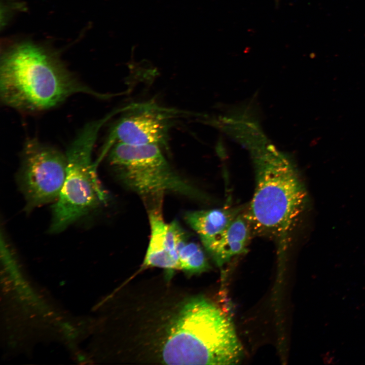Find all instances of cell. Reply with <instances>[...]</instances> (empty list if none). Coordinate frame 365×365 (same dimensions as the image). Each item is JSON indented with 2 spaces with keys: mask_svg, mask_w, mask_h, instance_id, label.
I'll use <instances>...</instances> for the list:
<instances>
[{
  "mask_svg": "<svg viewBox=\"0 0 365 365\" xmlns=\"http://www.w3.org/2000/svg\"><path fill=\"white\" fill-rule=\"evenodd\" d=\"M0 65L1 101L21 112L48 110L78 93L105 97L79 81L54 53L32 43L9 48Z\"/></svg>",
  "mask_w": 365,
  "mask_h": 365,
  "instance_id": "cell-1",
  "label": "cell"
},
{
  "mask_svg": "<svg viewBox=\"0 0 365 365\" xmlns=\"http://www.w3.org/2000/svg\"><path fill=\"white\" fill-rule=\"evenodd\" d=\"M251 150L255 190L243 215L251 232L273 240L281 253L302 210L304 190L288 156L271 145Z\"/></svg>",
  "mask_w": 365,
  "mask_h": 365,
  "instance_id": "cell-2",
  "label": "cell"
},
{
  "mask_svg": "<svg viewBox=\"0 0 365 365\" xmlns=\"http://www.w3.org/2000/svg\"><path fill=\"white\" fill-rule=\"evenodd\" d=\"M242 355L231 321L220 308L203 298L184 306L162 351L163 361L169 364H234Z\"/></svg>",
  "mask_w": 365,
  "mask_h": 365,
  "instance_id": "cell-3",
  "label": "cell"
},
{
  "mask_svg": "<svg viewBox=\"0 0 365 365\" xmlns=\"http://www.w3.org/2000/svg\"><path fill=\"white\" fill-rule=\"evenodd\" d=\"M110 117L87 123L68 147L65 179L52 207L51 233L62 231L105 203L107 194L98 179L92 153L99 130Z\"/></svg>",
  "mask_w": 365,
  "mask_h": 365,
  "instance_id": "cell-4",
  "label": "cell"
},
{
  "mask_svg": "<svg viewBox=\"0 0 365 365\" xmlns=\"http://www.w3.org/2000/svg\"><path fill=\"white\" fill-rule=\"evenodd\" d=\"M161 149L154 144L116 142L108 160L120 181L143 198L160 201L170 193L206 200L205 194L172 168Z\"/></svg>",
  "mask_w": 365,
  "mask_h": 365,
  "instance_id": "cell-5",
  "label": "cell"
},
{
  "mask_svg": "<svg viewBox=\"0 0 365 365\" xmlns=\"http://www.w3.org/2000/svg\"><path fill=\"white\" fill-rule=\"evenodd\" d=\"M66 166L65 154L55 148L36 138L25 142L17 179L27 211L57 199Z\"/></svg>",
  "mask_w": 365,
  "mask_h": 365,
  "instance_id": "cell-6",
  "label": "cell"
},
{
  "mask_svg": "<svg viewBox=\"0 0 365 365\" xmlns=\"http://www.w3.org/2000/svg\"><path fill=\"white\" fill-rule=\"evenodd\" d=\"M176 114L155 104L134 105L115 124L108 138L106 149L113 143L130 144H154L167 148L169 131Z\"/></svg>",
  "mask_w": 365,
  "mask_h": 365,
  "instance_id": "cell-7",
  "label": "cell"
},
{
  "mask_svg": "<svg viewBox=\"0 0 365 365\" xmlns=\"http://www.w3.org/2000/svg\"><path fill=\"white\" fill-rule=\"evenodd\" d=\"M150 238L143 261L145 267L179 269L176 242L172 222L163 217L162 202L150 209Z\"/></svg>",
  "mask_w": 365,
  "mask_h": 365,
  "instance_id": "cell-8",
  "label": "cell"
},
{
  "mask_svg": "<svg viewBox=\"0 0 365 365\" xmlns=\"http://www.w3.org/2000/svg\"><path fill=\"white\" fill-rule=\"evenodd\" d=\"M251 233L243 211L225 230L203 246L215 263L222 266L246 250Z\"/></svg>",
  "mask_w": 365,
  "mask_h": 365,
  "instance_id": "cell-9",
  "label": "cell"
},
{
  "mask_svg": "<svg viewBox=\"0 0 365 365\" xmlns=\"http://www.w3.org/2000/svg\"><path fill=\"white\" fill-rule=\"evenodd\" d=\"M242 210L241 207H226L191 211L186 213L185 219L204 244L225 230Z\"/></svg>",
  "mask_w": 365,
  "mask_h": 365,
  "instance_id": "cell-10",
  "label": "cell"
},
{
  "mask_svg": "<svg viewBox=\"0 0 365 365\" xmlns=\"http://www.w3.org/2000/svg\"><path fill=\"white\" fill-rule=\"evenodd\" d=\"M175 235L179 269L201 272L208 268L205 256L200 246L190 241L186 232L175 221L172 222Z\"/></svg>",
  "mask_w": 365,
  "mask_h": 365,
  "instance_id": "cell-11",
  "label": "cell"
},
{
  "mask_svg": "<svg viewBox=\"0 0 365 365\" xmlns=\"http://www.w3.org/2000/svg\"><path fill=\"white\" fill-rule=\"evenodd\" d=\"M60 326L64 336L67 339L69 340H74L77 337L78 334V331L69 322H61L60 324Z\"/></svg>",
  "mask_w": 365,
  "mask_h": 365,
  "instance_id": "cell-12",
  "label": "cell"
},
{
  "mask_svg": "<svg viewBox=\"0 0 365 365\" xmlns=\"http://www.w3.org/2000/svg\"><path fill=\"white\" fill-rule=\"evenodd\" d=\"M77 361L80 363H83L86 360V356L82 354V353H79L77 355Z\"/></svg>",
  "mask_w": 365,
  "mask_h": 365,
  "instance_id": "cell-13",
  "label": "cell"
},
{
  "mask_svg": "<svg viewBox=\"0 0 365 365\" xmlns=\"http://www.w3.org/2000/svg\"><path fill=\"white\" fill-rule=\"evenodd\" d=\"M276 1H278V0H276Z\"/></svg>",
  "mask_w": 365,
  "mask_h": 365,
  "instance_id": "cell-14",
  "label": "cell"
}]
</instances>
